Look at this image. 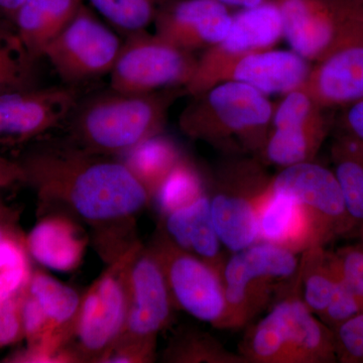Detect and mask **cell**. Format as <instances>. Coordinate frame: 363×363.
Masks as SVG:
<instances>
[{
	"instance_id": "16",
	"label": "cell",
	"mask_w": 363,
	"mask_h": 363,
	"mask_svg": "<svg viewBox=\"0 0 363 363\" xmlns=\"http://www.w3.org/2000/svg\"><path fill=\"white\" fill-rule=\"evenodd\" d=\"M303 88L326 111L363 99V16L313 63Z\"/></svg>"
},
{
	"instance_id": "33",
	"label": "cell",
	"mask_w": 363,
	"mask_h": 363,
	"mask_svg": "<svg viewBox=\"0 0 363 363\" xmlns=\"http://www.w3.org/2000/svg\"><path fill=\"white\" fill-rule=\"evenodd\" d=\"M343 283L357 298L363 312V247L358 242L332 252Z\"/></svg>"
},
{
	"instance_id": "40",
	"label": "cell",
	"mask_w": 363,
	"mask_h": 363,
	"mask_svg": "<svg viewBox=\"0 0 363 363\" xmlns=\"http://www.w3.org/2000/svg\"><path fill=\"white\" fill-rule=\"evenodd\" d=\"M13 219H0V247L6 240L21 235Z\"/></svg>"
},
{
	"instance_id": "5",
	"label": "cell",
	"mask_w": 363,
	"mask_h": 363,
	"mask_svg": "<svg viewBox=\"0 0 363 363\" xmlns=\"http://www.w3.org/2000/svg\"><path fill=\"white\" fill-rule=\"evenodd\" d=\"M298 262V255L267 242L233 252L222 272L226 300L223 329L247 326L274 295L291 293Z\"/></svg>"
},
{
	"instance_id": "43",
	"label": "cell",
	"mask_w": 363,
	"mask_h": 363,
	"mask_svg": "<svg viewBox=\"0 0 363 363\" xmlns=\"http://www.w3.org/2000/svg\"><path fill=\"white\" fill-rule=\"evenodd\" d=\"M357 234H358V236H359V238H360L359 242L362 243V247H363V224H360V225L358 226Z\"/></svg>"
},
{
	"instance_id": "38",
	"label": "cell",
	"mask_w": 363,
	"mask_h": 363,
	"mask_svg": "<svg viewBox=\"0 0 363 363\" xmlns=\"http://www.w3.org/2000/svg\"><path fill=\"white\" fill-rule=\"evenodd\" d=\"M23 182L25 175L18 162L0 157V189L11 187Z\"/></svg>"
},
{
	"instance_id": "39",
	"label": "cell",
	"mask_w": 363,
	"mask_h": 363,
	"mask_svg": "<svg viewBox=\"0 0 363 363\" xmlns=\"http://www.w3.org/2000/svg\"><path fill=\"white\" fill-rule=\"evenodd\" d=\"M25 2L26 0H0V23L13 25L14 18Z\"/></svg>"
},
{
	"instance_id": "10",
	"label": "cell",
	"mask_w": 363,
	"mask_h": 363,
	"mask_svg": "<svg viewBox=\"0 0 363 363\" xmlns=\"http://www.w3.org/2000/svg\"><path fill=\"white\" fill-rule=\"evenodd\" d=\"M326 109L304 89L292 91L274 104L271 126L259 157L284 169L314 162L330 131Z\"/></svg>"
},
{
	"instance_id": "15",
	"label": "cell",
	"mask_w": 363,
	"mask_h": 363,
	"mask_svg": "<svg viewBox=\"0 0 363 363\" xmlns=\"http://www.w3.org/2000/svg\"><path fill=\"white\" fill-rule=\"evenodd\" d=\"M272 187L304 205L321 226L328 243L357 230L335 174L315 161L284 168L272 177Z\"/></svg>"
},
{
	"instance_id": "30",
	"label": "cell",
	"mask_w": 363,
	"mask_h": 363,
	"mask_svg": "<svg viewBox=\"0 0 363 363\" xmlns=\"http://www.w3.org/2000/svg\"><path fill=\"white\" fill-rule=\"evenodd\" d=\"M33 62L14 28L0 23V94L30 88Z\"/></svg>"
},
{
	"instance_id": "17",
	"label": "cell",
	"mask_w": 363,
	"mask_h": 363,
	"mask_svg": "<svg viewBox=\"0 0 363 363\" xmlns=\"http://www.w3.org/2000/svg\"><path fill=\"white\" fill-rule=\"evenodd\" d=\"M73 90L65 88L9 91L0 94V140L25 142L51 130L75 106Z\"/></svg>"
},
{
	"instance_id": "24",
	"label": "cell",
	"mask_w": 363,
	"mask_h": 363,
	"mask_svg": "<svg viewBox=\"0 0 363 363\" xmlns=\"http://www.w3.org/2000/svg\"><path fill=\"white\" fill-rule=\"evenodd\" d=\"M26 289L39 303L52 330L69 345L75 336L82 296L40 269L32 271Z\"/></svg>"
},
{
	"instance_id": "1",
	"label": "cell",
	"mask_w": 363,
	"mask_h": 363,
	"mask_svg": "<svg viewBox=\"0 0 363 363\" xmlns=\"http://www.w3.org/2000/svg\"><path fill=\"white\" fill-rule=\"evenodd\" d=\"M106 157L72 145L33 150L18 162L42 216L65 215L89 226L95 247L111 264L138 242L136 216L152 195L125 162Z\"/></svg>"
},
{
	"instance_id": "42",
	"label": "cell",
	"mask_w": 363,
	"mask_h": 363,
	"mask_svg": "<svg viewBox=\"0 0 363 363\" xmlns=\"http://www.w3.org/2000/svg\"><path fill=\"white\" fill-rule=\"evenodd\" d=\"M218 1L227 7H240L242 9L245 6L243 0H218Z\"/></svg>"
},
{
	"instance_id": "11",
	"label": "cell",
	"mask_w": 363,
	"mask_h": 363,
	"mask_svg": "<svg viewBox=\"0 0 363 363\" xmlns=\"http://www.w3.org/2000/svg\"><path fill=\"white\" fill-rule=\"evenodd\" d=\"M284 39L283 21L274 0L233 14L230 30L197 60L187 94H199L218 84L222 74L238 60L252 52L272 49Z\"/></svg>"
},
{
	"instance_id": "2",
	"label": "cell",
	"mask_w": 363,
	"mask_h": 363,
	"mask_svg": "<svg viewBox=\"0 0 363 363\" xmlns=\"http://www.w3.org/2000/svg\"><path fill=\"white\" fill-rule=\"evenodd\" d=\"M192 97L179 119L186 135L227 154L259 157L274 109L269 96L242 83L224 81Z\"/></svg>"
},
{
	"instance_id": "29",
	"label": "cell",
	"mask_w": 363,
	"mask_h": 363,
	"mask_svg": "<svg viewBox=\"0 0 363 363\" xmlns=\"http://www.w3.org/2000/svg\"><path fill=\"white\" fill-rule=\"evenodd\" d=\"M206 193V184L199 169L190 160L183 157L157 188L152 202L162 217L190 205Z\"/></svg>"
},
{
	"instance_id": "32",
	"label": "cell",
	"mask_w": 363,
	"mask_h": 363,
	"mask_svg": "<svg viewBox=\"0 0 363 363\" xmlns=\"http://www.w3.org/2000/svg\"><path fill=\"white\" fill-rule=\"evenodd\" d=\"M337 362L363 363V312L331 329Z\"/></svg>"
},
{
	"instance_id": "25",
	"label": "cell",
	"mask_w": 363,
	"mask_h": 363,
	"mask_svg": "<svg viewBox=\"0 0 363 363\" xmlns=\"http://www.w3.org/2000/svg\"><path fill=\"white\" fill-rule=\"evenodd\" d=\"M339 274L332 252L315 247L301 253L294 292L320 318L337 290Z\"/></svg>"
},
{
	"instance_id": "34",
	"label": "cell",
	"mask_w": 363,
	"mask_h": 363,
	"mask_svg": "<svg viewBox=\"0 0 363 363\" xmlns=\"http://www.w3.org/2000/svg\"><path fill=\"white\" fill-rule=\"evenodd\" d=\"M362 312V308H360L357 298L343 283L342 279L339 274L337 290L334 294L330 305L328 306L326 311L320 316L319 319L324 324H326L329 328L332 329Z\"/></svg>"
},
{
	"instance_id": "14",
	"label": "cell",
	"mask_w": 363,
	"mask_h": 363,
	"mask_svg": "<svg viewBox=\"0 0 363 363\" xmlns=\"http://www.w3.org/2000/svg\"><path fill=\"white\" fill-rule=\"evenodd\" d=\"M128 290V320L116 343H138L156 348L157 335L168 327L176 308L161 264L150 247L142 245L131 260Z\"/></svg>"
},
{
	"instance_id": "12",
	"label": "cell",
	"mask_w": 363,
	"mask_h": 363,
	"mask_svg": "<svg viewBox=\"0 0 363 363\" xmlns=\"http://www.w3.org/2000/svg\"><path fill=\"white\" fill-rule=\"evenodd\" d=\"M123 43L85 7L47 50V59L68 82H81L111 73Z\"/></svg>"
},
{
	"instance_id": "6",
	"label": "cell",
	"mask_w": 363,
	"mask_h": 363,
	"mask_svg": "<svg viewBox=\"0 0 363 363\" xmlns=\"http://www.w3.org/2000/svg\"><path fill=\"white\" fill-rule=\"evenodd\" d=\"M135 243L108 267L82 295L74 348L79 362H101L123 335L130 306L128 272L138 248Z\"/></svg>"
},
{
	"instance_id": "3",
	"label": "cell",
	"mask_w": 363,
	"mask_h": 363,
	"mask_svg": "<svg viewBox=\"0 0 363 363\" xmlns=\"http://www.w3.org/2000/svg\"><path fill=\"white\" fill-rule=\"evenodd\" d=\"M182 88L98 97L85 104L71 126L73 145L92 154H126L147 138L162 133L169 106Z\"/></svg>"
},
{
	"instance_id": "9",
	"label": "cell",
	"mask_w": 363,
	"mask_h": 363,
	"mask_svg": "<svg viewBox=\"0 0 363 363\" xmlns=\"http://www.w3.org/2000/svg\"><path fill=\"white\" fill-rule=\"evenodd\" d=\"M149 247L161 264L176 309L223 329L226 300L221 274L177 247L160 229Z\"/></svg>"
},
{
	"instance_id": "28",
	"label": "cell",
	"mask_w": 363,
	"mask_h": 363,
	"mask_svg": "<svg viewBox=\"0 0 363 363\" xmlns=\"http://www.w3.org/2000/svg\"><path fill=\"white\" fill-rule=\"evenodd\" d=\"M162 358L173 363H248L240 353L226 350L211 334L188 328L177 332Z\"/></svg>"
},
{
	"instance_id": "41",
	"label": "cell",
	"mask_w": 363,
	"mask_h": 363,
	"mask_svg": "<svg viewBox=\"0 0 363 363\" xmlns=\"http://www.w3.org/2000/svg\"><path fill=\"white\" fill-rule=\"evenodd\" d=\"M0 219H13V220H16V213L4 205L1 198H0Z\"/></svg>"
},
{
	"instance_id": "27",
	"label": "cell",
	"mask_w": 363,
	"mask_h": 363,
	"mask_svg": "<svg viewBox=\"0 0 363 363\" xmlns=\"http://www.w3.org/2000/svg\"><path fill=\"white\" fill-rule=\"evenodd\" d=\"M331 160L346 207L359 226L363 224V143L337 133L331 145Z\"/></svg>"
},
{
	"instance_id": "19",
	"label": "cell",
	"mask_w": 363,
	"mask_h": 363,
	"mask_svg": "<svg viewBox=\"0 0 363 363\" xmlns=\"http://www.w3.org/2000/svg\"><path fill=\"white\" fill-rule=\"evenodd\" d=\"M312 66V62L292 49L272 48L236 61L222 74L219 83L234 81L250 86L267 96H284L304 87Z\"/></svg>"
},
{
	"instance_id": "26",
	"label": "cell",
	"mask_w": 363,
	"mask_h": 363,
	"mask_svg": "<svg viewBox=\"0 0 363 363\" xmlns=\"http://www.w3.org/2000/svg\"><path fill=\"white\" fill-rule=\"evenodd\" d=\"M125 155L124 162L149 190L152 200L162 181L184 157L177 143L162 133L147 138Z\"/></svg>"
},
{
	"instance_id": "4",
	"label": "cell",
	"mask_w": 363,
	"mask_h": 363,
	"mask_svg": "<svg viewBox=\"0 0 363 363\" xmlns=\"http://www.w3.org/2000/svg\"><path fill=\"white\" fill-rule=\"evenodd\" d=\"M238 353L248 363H334L333 333L291 291L250 327Z\"/></svg>"
},
{
	"instance_id": "13",
	"label": "cell",
	"mask_w": 363,
	"mask_h": 363,
	"mask_svg": "<svg viewBox=\"0 0 363 363\" xmlns=\"http://www.w3.org/2000/svg\"><path fill=\"white\" fill-rule=\"evenodd\" d=\"M291 49L315 63L363 16V0H274Z\"/></svg>"
},
{
	"instance_id": "20",
	"label": "cell",
	"mask_w": 363,
	"mask_h": 363,
	"mask_svg": "<svg viewBox=\"0 0 363 363\" xmlns=\"http://www.w3.org/2000/svg\"><path fill=\"white\" fill-rule=\"evenodd\" d=\"M259 242L271 243L298 255L312 247H325L328 241L304 205L276 192L271 185L259 208Z\"/></svg>"
},
{
	"instance_id": "22",
	"label": "cell",
	"mask_w": 363,
	"mask_h": 363,
	"mask_svg": "<svg viewBox=\"0 0 363 363\" xmlns=\"http://www.w3.org/2000/svg\"><path fill=\"white\" fill-rule=\"evenodd\" d=\"M87 243L78 222L62 214L43 215L26 236L28 255L45 269L62 272L78 269Z\"/></svg>"
},
{
	"instance_id": "37",
	"label": "cell",
	"mask_w": 363,
	"mask_h": 363,
	"mask_svg": "<svg viewBox=\"0 0 363 363\" xmlns=\"http://www.w3.org/2000/svg\"><path fill=\"white\" fill-rule=\"evenodd\" d=\"M337 125L338 133L363 143V99L343 107Z\"/></svg>"
},
{
	"instance_id": "18",
	"label": "cell",
	"mask_w": 363,
	"mask_h": 363,
	"mask_svg": "<svg viewBox=\"0 0 363 363\" xmlns=\"http://www.w3.org/2000/svg\"><path fill=\"white\" fill-rule=\"evenodd\" d=\"M233 16L218 0H177L159 9L155 25L162 39L193 52L223 40Z\"/></svg>"
},
{
	"instance_id": "23",
	"label": "cell",
	"mask_w": 363,
	"mask_h": 363,
	"mask_svg": "<svg viewBox=\"0 0 363 363\" xmlns=\"http://www.w3.org/2000/svg\"><path fill=\"white\" fill-rule=\"evenodd\" d=\"M81 0H26L13 28L33 60L44 57L52 40L80 11Z\"/></svg>"
},
{
	"instance_id": "36",
	"label": "cell",
	"mask_w": 363,
	"mask_h": 363,
	"mask_svg": "<svg viewBox=\"0 0 363 363\" xmlns=\"http://www.w3.org/2000/svg\"><path fill=\"white\" fill-rule=\"evenodd\" d=\"M30 274V264L0 271V301L20 294L28 285Z\"/></svg>"
},
{
	"instance_id": "31",
	"label": "cell",
	"mask_w": 363,
	"mask_h": 363,
	"mask_svg": "<svg viewBox=\"0 0 363 363\" xmlns=\"http://www.w3.org/2000/svg\"><path fill=\"white\" fill-rule=\"evenodd\" d=\"M112 25L130 33L142 32L156 20L157 0H90Z\"/></svg>"
},
{
	"instance_id": "21",
	"label": "cell",
	"mask_w": 363,
	"mask_h": 363,
	"mask_svg": "<svg viewBox=\"0 0 363 363\" xmlns=\"http://www.w3.org/2000/svg\"><path fill=\"white\" fill-rule=\"evenodd\" d=\"M159 229L177 247L199 257L222 276L227 259L212 219L208 192L161 217Z\"/></svg>"
},
{
	"instance_id": "8",
	"label": "cell",
	"mask_w": 363,
	"mask_h": 363,
	"mask_svg": "<svg viewBox=\"0 0 363 363\" xmlns=\"http://www.w3.org/2000/svg\"><path fill=\"white\" fill-rule=\"evenodd\" d=\"M197 60L193 52L177 47L157 33H130L111 72L112 89L126 94L185 89L194 75Z\"/></svg>"
},
{
	"instance_id": "35",
	"label": "cell",
	"mask_w": 363,
	"mask_h": 363,
	"mask_svg": "<svg viewBox=\"0 0 363 363\" xmlns=\"http://www.w3.org/2000/svg\"><path fill=\"white\" fill-rule=\"evenodd\" d=\"M20 294L0 301V348L13 345L25 339L21 323Z\"/></svg>"
},
{
	"instance_id": "7",
	"label": "cell",
	"mask_w": 363,
	"mask_h": 363,
	"mask_svg": "<svg viewBox=\"0 0 363 363\" xmlns=\"http://www.w3.org/2000/svg\"><path fill=\"white\" fill-rule=\"evenodd\" d=\"M272 178L255 159L227 162L208 193L212 219L222 245L236 252L259 242V211Z\"/></svg>"
}]
</instances>
